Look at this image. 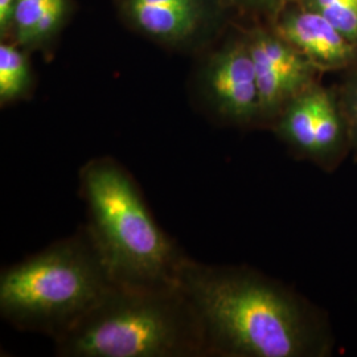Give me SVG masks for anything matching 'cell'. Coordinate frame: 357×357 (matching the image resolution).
<instances>
[{
  "label": "cell",
  "instance_id": "cell-15",
  "mask_svg": "<svg viewBox=\"0 0 357 357\" xmlns=\"http://www.w3.org/2000/svg\"><path fill=\"white\" fill-rule=\"evenodd\" d=\"M16 3L17 0H0V40L10 38Z\"/></svg>",
  "mask_w": 357,
  "mask_h": 357
},
{
  "label": "cell",
  "instance_id": "cell-12",
  "mask_svg": "<svg viewBox=\"0 0 357 357\" xmlns=\"http://www.w3.org/2000/svg\"><path fill=\"white\" fill-rule=\"evenodd\" d=\"M321 13L357 48V0H301Z\"/></svg>",
  "mask_w": 357,
  "mask_h": 357
},
{
  "label": "cell",
  "instance_id": "cell-14",
  "mask_svg": "<svg viewBox=\"0 0 357 357\" xmlns=\"http://www.w3.org/2000/svg\"><path fill=\"white\" fill-rule=\"evenodd\" d=\"M335 88L349 131L352 153L357 155V66L344 72Z\"/></svg>",
  "mask_w": 357,
  "mask_h": 357
},
{
  "label": "cell",
  "instance_id": "cell-5",
  "mask_svg": "<svg viewBox=\"0 0 357 357\" xmlns=\"http://www.w3.org/2000/svg\"><path fill=\"white\" fill-rule=\"evenodd\" d=\"M195 59L191 94L199 109L222 126L259 128L255 64L243 24L234 20Z\"/></svg>",
  "mask_w": 357,
  "mask_h": 357
},
{
  "label": "cell",
  "instance_id": "cell-8",
  "mask_svg": "<svg viewBox=\"0 0 357 357\" xmlns=\"http://www.w3.org/2000/svg\"><path fill=\"white\" fill-rule=\"evenodd\" d=\"M241 24L255 64L259 97V128H270L287 103L310 85L320 81L323 73L274 26Z\"/></svg>",
  "mask_w": 357,
  "mask_h": 357
},
{
  "label": "cell",
  "instance_id": "cell-6",
  "mask_svg": "<svg viewBox=\"0 0 357 357\" xmlns=\"http://www.w3.org/2000/svg\"><path fill=\"white\" fill-rule=\"evenodd\" d=\"M113 6L131 32L193 57L234 22L224 0H113Z\"/></svg>",
  "mask_w": 357,
  "mask_h": 357
},
{
  "label": "cell",
  "instance_id": "cell-1",
  "mask_svg": "<svg viewBox=\"0 0 357 357\" xmlns=\"http://www.w3.org/2000/svg\"><path fill=\"white\" fill-rule=\"evenodd\" d=\"M178 284L199 315L208 356L328 357L335 351L324 312L255 268L187 257Z\"/></svg>",
  "mask_w": 357,
  "mask_h": 357
},
{
  "label": "cell",
  "instance_id": "cell-9",
  "mask_svg": "<svg viewBox=\"0 0 357 357\" xmlns=\"http://www.w3.org/2000/svg\"><path fill=\"white\" fill-rule=\"evenodd\" d=\"M273 26L321 73L357 66V48L317 10L301 0L287 4Z\"/></svg>",
  "mask_w": 357,
  "mask_h": 357
},
{
  "label": "cell",
  "instance_id": "cell-3",
  "mask_svg": "<svg viewBox=\"0 0 357 357\" xmlns=\"http://www.w3.org/2000/svg\"><path fill=\"white\" fill-rule=\"evenodd\" d=\"M88 229L115 284L175 286L187 258L159 227L128 169L113 158L79 172Z\"/></svg>",
  "mask_w": 357,
  "mask_h": 357
},
{
  "label": "cell",
  "instance_id": "cell-11",
  "mask_svg": "<svg viewBox=\"0 0 357 357\" xmlns=\"http://www.w3.org/2000/svg\"><path fill=\"white\" fill-rule=\"evenodd\" d=\"M31 52L19 44L0 40V106L28 100L35 89Z\"/></svg>",
  "mask_w": 357,
  "mask_h": 357
},
{
  "label": "cell",
  "instance_id": "cell-13",
  "mask_svg": "<svg viewBox=\"0 0 357 357\" xmlns=\"http://www.w3.org/2000/svg\"><path fill=\"white\" fill-rule=\"evenodd\" d=\"M294 0H224L234 20L246 24L273 26L282 10Z\"/></svg>",
  "mask_w": 357,
  "mask_h": 357
},
{
  "label": "cell",
  "instance_id": "cell-4",
  "mask_svg": "<svg viewBox=\"0 0 357 357\" xmlns=\"http://www.w3.org/2000/svg\"><path fill=\"white\" fill-rule=\"evenodd\" d=\"M115 283L86 225L4 268L0 314L20 331L56 339L86 315Z\"/></svg>",
  "mask_w": 357,
  "mask_h": 357
},
{
  "label": "cell",
  "instance_id": "cell-7",
  "mask_svg": "<svg viewBox=\"0 0 357 357\" xmlns=\"http://www.w3.org/2000/svg\"><path fill=\"white\" fill-rule=\"evenodd\" d=\"M268 130L294 156L326 172L336 171L352 153L336 88L320 81L287 103Z\"/></svg>",
  "mask_w": 357,
  "mask_h": 357
},
{
  "label": "cell",
  "instance_id": "cell-10",
  "mask_svg": "<svg viewBox=\"0 0 357 357\" xmlns=\"http://www.w3.org/2000/svg\"><path fill=\"white\" fill-rule=\"evenodd\" d=\"M73 11V0H17L8 41L48 60Z\"/></svg>",
  "mask_w": 357,
  "mask_h": 357
},
{
  "label": "cell",
  "instance_id": "cell-2",
  "mask_svg": "<svg viewBox=\"0 0 357 357\" xmlns=\"http://www.w3.org/2000/svg\"><path fill=\"white\" fill-rule=\"evenodd\" d=\"M53 340L61 357L208 356L199 315L180 284H114Z\"/></svg>",
  "mask_w": 357,
  "mask_h": 357
}]
</instances>
